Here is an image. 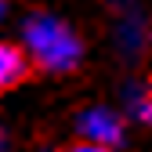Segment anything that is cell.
<instances>
[{
	"mask_svg": "<svg viewBox=\"0 0 152 152\" xmlns=\"http://www.w3.org/2000/svg\"><path fill=\"white\" fill-rule=\"evenodd\" d=\"M26 47L33 62L47 72H69L80 62V40L76 33L51 15H33L26 22Z\"/></svg>",
	"mask_w": 152,
	"mask_h": 152,
	"instance_id": "obj_1",
	"label": "cell"
},
{
	"mask_svg": "<svg viewBox=\"0 0 152 152\" xmlns=\"http://www.w3.org/2000/svg\"><path fill=\"white\" fill-rule=\"evenodd\" d=\"M80 134L94 145H105V148H116L120 138H123V127H120V116L109 109H91L80 116Z\"/></svg>",
	"mask_w": 152,
	"mask_h": 152,
	"instance_id": "obj_2",
	"label": "cell"
},
{
	"mask_svg": "<svg viewBox=\"0 0 152 152\" xmlns=\"http://www.w3.org/2000/svg\"><path fill=\"white\" fill-rule=\"evenodd\" d=\"M29 76V62H26V54L11 47V44H0V91H7L15 83H22Z\"/></svg>",
	"mask_w": 152,
	"mask_h": 152,
	"instance_id": "obj_3",
	"label": "cell"
},
{
	"mask_svg": "<svg viewBox=\"0 0 152 152\" xmlns=\"http://www.w3.org/2000/svg\"><path fill=\"white\" fill-rule=\"evenodd\" d=\"M65 152H109L105 145H94V141H80V145H72V148H65Z\"/></svg>",
	"mask_w": 152,
	"mask_h": 152,
	"instance_id": "obj_4",
	"label": "cell"
},
{
	"mask_svg": "<svg viewBox=\"0 0 152 152\" xmlns=\"http://www.w3.org/2000/svg\"><path fill=\"white\" fill-rule=\"evenodd\" d=\"M141 112H145V120L152 123V83H148V94H145V102H141Z\"/></svg>",
	"mask_w": 152,
	"mask_h": 152,
	"instance_id": "obj_5",
	"label": "cell"
}]
</instances>
